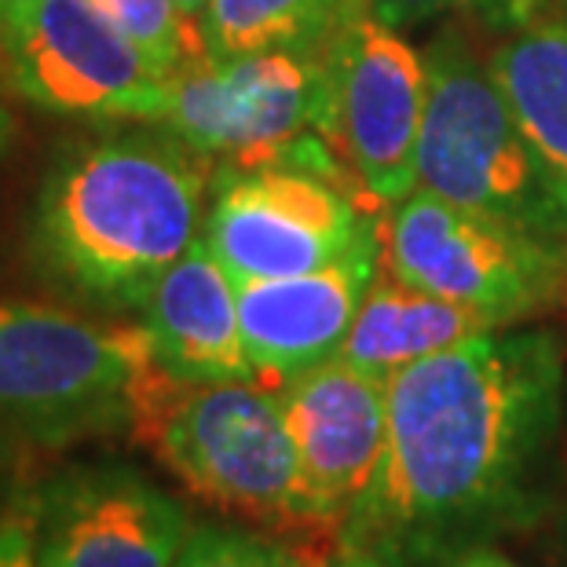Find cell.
Wrapping results in <instances>:
<instances>
[{
  "label": "cell",
  "mask_w": 567,
  "mask_h": 567,
  "mask_svg": "<svg viewBox=\"0 0 567 567\" xmlns=\"http://www.w3.org/2000/svg\"><path fill=\"white\" fill-rule=\"evenodd\" d=\"M373 231L370 216L308 165L268 162L216 176L202 238L235 282L330 268Z\"/></svg>",
  "instance_id": "9"
},
{
  "label": "cell",
  "mask_w": 567,
  "mask_h": 567,
  "mask_svg": "<svg viewBox=\"0 0 567 567\" xmlns=\"http://www.w3.org/2000/svg\"><path fill=\"white\" fill-rule=\"evenodd\" d=\"M190 527L173 494L122 462L74 465L33 487L41 567H176Z\"/></svg>",
  "instance_id": "11"
},
{
  "label": "cell",
  "mask_w": 567,
  "mask_h": 567,
  "mask_svg": "<svg viewBox=\"0 0 567 567\" xmlns=\"http://www.w3.org/2000/svg\"><path fill=\"white\" fill-rule=\"evenodd\" d=\"M326 140L337 143L359 187L395 205L417 187V140L429 103L425 55L359 4L322 48Z\"/></svg>",
  "instance_id": "10"
},
{
  "label": "cell",
  "mask_w": 567,
  "mask_h": 567,
  "mask_svg": "<svg viewBox=\"0 0 567 567\" xmlns=\"http://www.w3.org/2000/svg\"><path fill=\"white\" fill-rule=\"evenodd\" d=\"M429 103L417 140V187L567 246V173L542 151L509 95L462 30L425 48Z\"/></svg>",
  "instance_id": "3"
},
{
  "label": "cell",
  "mask_w": 567,
  "mask_h": 567,
  "mask_svg": "<svg viewBox=\"0 0 567 567\" xmlns=\"http://www.w3.org/2000/svg\"><path fill=\"white\" fill-rule=\"evenodd\" d=\"M451 567H516V564L498 557L494 549H476V553H468V557H462V560L451 564Z\"/></svg>",
  "instance_id": "22"
},
{
  "label": "cell",
  "mask_w": 567,
  "mask_h": 567,
  "mask_svg": "<svg viewBox=\"0 0 567 567\" xmlns=\"http://www.w3.org/2000/svg\"><path fill=\"white\" fill-rule=\"evenodd\" d=\"M326 111L322 52L202 55L168 78L158 122L202 158L252 168L279 162L311 132L326 136Z\"/></svg>",
  "instance_id": "8"
},
{
  "label": "cell",
  "mask_w": 567,
  "mask_h": 567,
  "mask_svg": "<svg viewBox=\"0 0 567 567\" xmlns=\"http://www.w3.org/2000/svg\"><path fill=\"white\" fill-rule=\"evenodd\" d=\"M275 392L297 446L305 524L341 530L378 473L389 432V381L333 355Z\"/></svg>",
  "instance_id": "12"
},
{
  "label": "cell",
  "mask_w": 567,
  "mask_h": 567,
  "mask_svg": "<svg viewBox=\"0 0 567 567\" xmlns=\"http://www.w3.org/2000/svg\"><path fill=\"white\" fill-rule=\"evenodd\" d=\"M95 4L165 81L205 55L198 19H190L176 0H95Z\"/></svg>",
  "instance_id": "18"
},
{
  "label": "cell",
  "mask_w": 567,
  "mask_h": 567,
  "mask_svg": "<svg viewBox=\"0 0 567 567\" xmlns=\"http://www.w3.org/2000/svg\"><path fill=\"white\" fill-rule=\"evenodd\" d=\"M491 70L527 132L567 173V11L513 27Z\"/></svg>",
  "instance_id": "16"
},
{
  "label": "cell",
  "mask_w": 567,
  "mask_h": 567,
  "mask_svg": "<svg viewBox=\"0 0 567 567\" xmlns=\"http://www.w3.org/2000/svg\"><path fill=\"white\" fill-rule=\"evenodd\" d=\"M128 436L195 498L260 527H308L300 465L279 392L260 381L143 378Z\"/></svg>",
  "instance_id": "4"
},
{
  "label": "cell",
  "mask_w": 567,
  "mask_h": 567,
  "mask_svg": "<svg viewBox=\"0 0 567 567\" xmlns=\"http://www.w3.org/2000/svg\"><path fill=\"white\" fill-rule=\"evenodd\" d=\"M11 4H19V0H0V11H4V8H11Z\"/></svg>",
  "instance_id": "27"
},
{
  "label": "cell",
  "mask_w": 567,
  "mask_h": 567,
  "mask_svg": "<svg viewBox=\"0 0 567 567\" xmlns=\"http://www.w3.org/2000/svg\"><path fill=\"white\" fill-rule=\"evenodd\" d=\"M370 16H378L389 27H406V22H425L436 16H476L491 27H520L535 19V8L542 0H363Z\"/></svg>",
  "instance_id": "20"
},
{
  "label": "cell",
  "mask_w": 567,
  "mask_h": 567,
  "mask_svg": "<svg viewBox=\"0 0 567 567\" xmlns=\"http://www.w3.org/2000/svg\"><path fill=\"white\" fill-rule=\"evenodd\" d=\"M487 330H498V322L484 311L410 286L392 271H378L337 355L389 381L395 370Z\"/></svg>",
  "instance_id": "15"
},
{
  "label": "cell",
  "mask_w": 567,
  "mask_h": 567,
  "mask_svg": "<svg viewBox=\"0 0 567 567\" xmlns=\"http://www.w3.org/2000/svg\"><path fill=\"white\" fill-rule=\"evenodd\" d=\"M567 410L553 330H487L389 378L378 473L337 530V553L443 567L546 513Z\"/></svg>",
  "instance_id": "1"
},
{
  "label": "cell",
  "mask_w": 567,
  "mask_h": 567,
  "mask_svg": "<svg viewBox=\"0 0 567 567\" xmlns=\"http://www.w3.org/2000/svg\"><path fill=\"white\" fill-rule=\"evenodd\" d=\"M0 74L70 122H158L168 81L95 0H19L0 11Z\"/></svg>",
  "instance_id": "7"
},
{
  "label": "cell",
  "mask_w": 567,
  "mask_h": 567,
  "mask_svg": "<svg viewBox=\"0 0 567 567\" xmlns=\"http://www.w3.org/2000/svg\"><path fill=\"white\" fill-rule=\"evenodd\" d=\"M0 567H41L33 549V491H19L0 513Z\"/></svg>",
  "instance_id": "21"
},
{
  "label": "cell",
  "mask_w": 567,
  "mask_h": 567,
  "mask_svg": "<svg viewBox=\"0 0 567 567\" xmlns=\"http://www.w3.org/2000/svg\"><path fill=\"white\" fill-rule=\"evenodd\" d=\"M8 147H11V114H8V106L0 103V154Z\"/></svg>",
  "instance_id": "24"
},
{
  "label": "cell",
  "mask_w": 567,
  "mask_h": 567,
  "mask_svg": "<svg viewBox=\"0 0 567 567\" xmlns=\"http://www.w3.org/2000/svg\"><path fill=\"white\" fill-rule=\"evenodd\" d=\"M176 4L184 8L190 19H202V16H205V8H209V0H176Z\"/></svg>",
  "instance_id": "25"
},
{
  "label": "cell",
  "mask_w": 567,
  "mask_h": 567,
  "mask_svg": "<svg viewBox=\"0 0 567 567\" xmlns=\"http://www.w3.org/2000/svg\"><path fill=\"white\" fill-rule=\"evenodd\" d=\"M176 567H300V557L257 530L231 524H195Z\"/></svg>",
  "instance_id": "19"
},
{
  "label": "cell",
  "mask_w": 567,
  "mask_h": 567,
  "mask_svg": "<svg viewBox=\"0 0 567 567\" xmlns=\"http://www.w3.org/2000/svg\"><path fill=\"white\" fill-rule=\"evenodd\" d=\"M8 457H11V451H8V446H4V436H0V468L8 465Z\"/></svg>",
  "instance_id": "26"
},
{
  "label": "cell",
  "mask_w": 567,
  "mask_h": 567,
  "mask_svg": "<svg viewBox=\"0 0 567 567\" xmlns=\"http://www.w3.org/2000/svg\"><path fill=\"white\" fill-rule=\"evenodd\" d=\"M158 367L184 381H257L238 326L235 279L195 238L140 305Z\"/></svg>",
  "instance_id": "14"
},
{
  "label": "cell",
  "mask_w": 567,
  "mask_h": 567,
  "mask_svg": "<svg viewBox=\"0 0 567 567\" xmlns=\"http://www.w3.org/2000/svg\"><path fill=\"white\" fill-rule=\"evenodd\" d=\"M363 0H209L198 19L205 55L231 59L257 52L319 55L337 27Z\"/></svg>",
  "instance_id": "17"
},
{
  "label": "cell",
  "mask_w": 567,
  "mask_h": 567,
  "mask_svg": "<svg viewBox=\"0 0 567 567\" xmlns=\"http://www.w3.org/2000/svg\"><path fill=\"white\" fill-rule=\"evenodd\" d=\"M381 235H370L330 268L289 279L235 282L238 326L252 378L282 389L297 373L341 352L348 330L381 271Z\"/></svg>",
  "instance_id": "13"
},
{
  "label": "cell",
  "mask_w": 567,
  "mask_h": 567,
  "mask_svg": "<svg viewBox=\"0 0 567 567\" xmlns=\"http://www.w3.org/2000/svg\"><path fill=\"white\" fill-rule=\"evenodd\" d=\"M381 257L403 282L484 311L498 326L538 316L567 289V246L414 187L392 205Z\"/></svg>",
  "instance_id": "6"
},
{
  "label": "cell",
  "mask_w": 567,
  "mask_h": 567,
  "mask_svg": "<svg viewBox=\"0 0 567 567\" xmlns=\"http://www.w3.org/2000/svg\"><path fill=\"white\" fill-rule=\"evenodd\" d=\"M333 567H389L373 557H363V553H337V564Z\"/></svg>",
  "instance_id": "23"
},
{
  "label": "cell",
  "mask_w": 567,
  "mask_h": 567,
  "mask_svg": "<svg viewBox=\"0 0 567 567\" xmlns=\"http://www.w3.org/2000/svg\"><path fill=\"white\" fill-rule=\"evenodd\" d=\"M205 158L173 132L66 147L33 195L27 249L41 279L95 308H140L202 231Z\"/></svg>",
  "instance_id": "2"
},
{
  "label": "cell",
  "mask_w": 567,
  "mask_h": 567,
  "mask_svg": "<svg viewBox=\"0 0 567 567\" xmlns=\"http://www.w3.org/2000/svg\"><path fill=\"white\" fill-rule=\"evenodd\" d=\"M154 363L140 322L100 326L63 308L0 300V436L66 446L128 432Z\"/></svg>",
  "instance_id": "5"
}]
</instances>
